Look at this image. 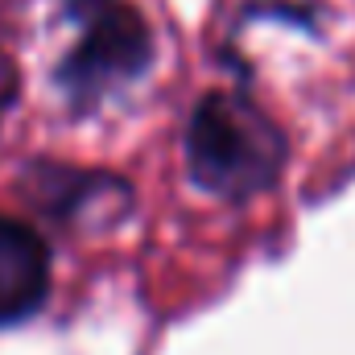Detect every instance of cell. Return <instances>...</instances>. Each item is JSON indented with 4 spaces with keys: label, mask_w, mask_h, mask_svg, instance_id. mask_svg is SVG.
<instances>
[{
    "label": "cell",
    "mask_w": 355,
    "mask_h": 355,
    "mask_svg": "<svg viewBox=\"0 0 355 355\" xmlns=\"http://www.w3.org/2000/svg\"><path fill=\"white\" fill-rule=\"evenodd\" d=\"M50 293V248L42 236L0 215V327L29 318Z\"/></svg>",
    "instance_id": "obj_3"
},
{
    "label": "cell",
    "mask_w": 355,
    "mask_h": 355,
    "mask_svg": "<svg viewBox=\"0 0 355 355\" xmlns=\"http://www.w3.org/2000/svg\"><path fill=\"white\" fill-rule=\"evenodd\" d=\"M17 91H21V75H17V62L12 54L0 46V120L8 116V107L17 103Z\"/></svg>",
    "instance_id": "obj_4"
},
{
    "label": "cell",
    "mask_w": 355,
    "mask_h": 355,
    "mask_svg": "<svg viewBox=\"0 0 355 355\" xmlns=\"http://www.w3.org/2000/svg\"><path fill=\"white\" fill-rule=\"evenodd\" d=\"M75 42L58 62V83L75 103H95L112 87L137 79L153 58L145 17L124 0H67Z\"/></svg>",
    "instance_id": "obj_2"
},
{
    "label": "cell",
    "mask_w": 355,
    "mask_h": 355,
    "mask_svg": "<svg viewBox=\"0 0 355 355\" xmlns=\"http://www.w3.org/2000/svg\"><path fill=\"white\" fill-rule=\"evenodd\" d=\"M186 162L202 190L219 198H252L285 170V132L244 95L215 91L194 107Z\"/></svg>",
    "instance_id": "obj_1"
}]
</instances>
